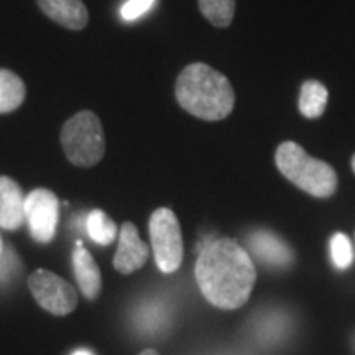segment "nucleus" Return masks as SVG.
Here are the masks:
<instances>
[{"label":"nucleus","instance_id":"f257e3e1","mask_svg":"<svg viewBox=\"0 0 355 355\" xmlns=\"http://www.w3.org/2000/svg\"><path fill=\"white\" fill-rule=\"evenodd\" d=\"M196 282L204 298L220 309H239L254 290L257 272L247 250L232 239L199 243Z\"/></svg>","mask_w":355,"mask_h":355},{"label":"nucleus","instance_id":"f03ea898","mask_svg":"<svg viewBox=\"0 0 355 355\" xmlns=\"http://www.w3.org/2000/svg\"><path fill=\"white\" fill-rule=\"evenodd\" d=\"M175 96L181 109L207 122L224 121L235 105L232 84L206 63H191L181 71Z\"/></svg>","mask_w":355,"mask_h":355},{"label":"nucleus","instance_id":"7ed1b4c3","mask_svg":"<svg viewBox=\"0 0 355 355\" xmlns=\"http://www.w3.org/2000/svg\"><path fill=\"white\" fill-rule=\"evenodd\" d=\"M279 173L314 198H331L337 189V173L329 163L308 155L296 141H283L275 153Z\"/></svg>","mask_w":355,"mask_h":355},{"label":"nucleus","instance_id":"20e7f679","mask_svg":"<svg viewBox=\"0 0 355 355\" xmlns=\"http://www.w3.org/2000/svg\"><path fill=\"white\" fill-rule=\"evenodd\" d=\"M61 146L73 165L81 168L97 165L105 153L104 128L99 117L91 110L73 115L61 128Z\"/></svg>","mask_w":355,"mask_h":355},{"label":"nucleus","instance_id":"39448f33","mask_svg":"<svg viewBox=\"0 0 355 355\" xmlns=\"http://www.w3.org/2000/svg\"><path fill=\"white\" fill-rule=\"evenodd\" d=\"M150 239L157 266L163 273H173L183 261V237L175 212L159 207L150 217Z\"/></svg>","mask_w":355,"mask_h":355},{"label":"nucleus","instance_id":"423d86ee","mask_svg":"<svg viewBox=\"0 0 355 355\" xmlns=\"http://www.w3.org/2000/svg\"><path fill=\"white\" fill-rule=\"evenodd\" d=\"M28 288L37 303L55 316H66L76 309V290L66 279L48 270H37L30 275Z\"/></svg>","mask_w":355,"mask_h":355},{"label":"nucleus","instance_id":"0eeeda50","mask_svg":"<svg viewBox=\"0 0 355 355\" xmlns=\"http://www.w3.org/2000/svg\"><path fill=\"white\" fill-rule=\"evenodd\" d=\"M58 217L60 201L53 191L38 188L25 196V220L37 242L48 243L55 239Z\"/></svg>","mask_w":355,"mask_h":355},{"label":"nucleus","instance_id":"6e6552de","mask_svg":"<svg viewBox=\"0 0 355 355\" xmlns=\"http://www.w3.org/2000/svg\"><path fill=\"white\" fill-rule=\"evenodd\" d=\"M148 245L141 241L139 229L132 222H123L119 232L117 254L114 257V268L122 275H130L148 260Z\"/></svg>","mask_w":355,"mask_h":355},{"label":"nucleus","instance_id":"1a4fd4ad","mask_svg":"<svg viewBox=\"0 0 355 355\" xmlns=\"http://www.w3.org/2000/svg\"><path fill=\"white\" fill-rule=\"evenodd\" d=\"M25 222V194L15 180L0 176V227L17 230Z\"/></svg>","mask_w":355,"mask_h":355},{"label":"nucleus","instance_id":"9d476101","mask_svg":"<svg viewBox=\"0 0 355 355\" xmlns=\"http://www.w3.org/2000/svg\"><path fill=\"white\" fill-rule=\"evenodd\" d=\"M44 15L68 30H83L89 13L83 0H37Z\"/></svg>","mask_w":355,"mask_h":355},{"label":"nucleus","instance_id":"9b49d317","mask_svg":"<svg viewBox=\"0 0 355 355\" xmlns=\"http://www.w3.org/2000/svg\"><path fill=\"white\" fill-rule=\"evenodd\" d=\"M73 266L79 290L83 291V295L87 300H96L102 288L101 270L96 263L94 257L89 254V250H86L79 241L76 243V250L73 252Z\"/></svg>","mask_w":355,"mask_h":355},{"label":"nucleus","instance_id":"f8f14e48","mask_svg":"<svg viewBox=\"0 0 355 355\" xmlns=\"http://www.w3.org/2000/svg\"><path fill=\"white\" fill-rule=\"evenodd\" d=\"M248 245L266 265L285 266L293 259L290 247L278 235L268 232V230H255L248 237Z\"/></svg>","mask_w":355,"mask_h":355},{"label":"nucleus","instance_id":"ddd939ff","mask_svg":"<svg viewBox=\"0 0 355 355\" xmlns=\"http://www.w3.org/2000/svg\"><path fill=\"white\" fill-rule=\"evenodd\" d=\"M329 91L316 79H308L300 91L298 109L306 119H319L327 107Z\"/></svg>","mask_w":355,"mask_h":355},{"label":"nucleus","instance_id":"4468645a","mask_svg":"<svg viewBox=\"0 0 355 355\" xmlns=\"http://www.w3.org/2000/svg\"><path fill=\"white\" fill-rule=\"evenodd\" d=\"M25 83L10 69H0V114L13 112L24 104Z\"/></svg>","mask_w":355,"mask_h":355},{"label":"nucleus","instance_id":"2eb2a0df","mask_svg":"<svg viewBox=\"0 0 355 355\" xmlns=\"http://www.w3.org/2000/svg\"><path fill=\"white\" fill-rule=\"evenodd\" d=\"M86 229L89 237L99 245H110L117 237V225L104 211L94 209L87 214Z\"/></svg>","mask_w":355,"mask_h":355},{"label":"nucleus","instance_id":"dca6fc26","mask_svg":"<svg viewBox=\"0 0 355 355\" xmlns=\"http://www.w3.org/2000/svg\"><path fill=\"white\" fill-rule=\"evenodd\" d=\"M204 19L217 28H227L235 15V0H198Z\"/></svg>","mask_w":355,"mask_h":355},{"label":"nucleus","instance_id":"f3484780","mask_svg":"<svg viewBox=\"0 0 355 355\" xmlns=\"http://www.w3.org/2000/svg\"><path fill=\"white\" fill-rule=\"evenodd\" d=\"M331 259L339 270H345L352 265L354 250L349 237L343 232H337L331 237Z\"/></svg>","mask_w":355,"mask_h":355},{"label":"nucleus","instance_id":"a211bd4d","mask_svg":"<svg viewBox=\"0 0 355 355\" xmlns=\"http://www.w3.org/2000/svg\"><path fill=\"white\" fill-rule=\"evenodd\" d=\"M157 3V0H127L121 8V15L123 20L133 21L139 20L145 13H148Z\"/></svg>","mask_w":355,"mask_h":355},{"label":"nucleus","instance_id":"6ab92c4d","mask_svg":"<svg viewBox=\"0 0 355 355\" xmlns=\"http://www.w3.org/2000/svg\"><path fill=\"white\" fill-rule=\"evenodd\" d=\"M71 355H94V352H92V350H89V349H78V350H74V352Z\"/></svg>","mask_w":355,"mask_h":355},{"label":"nucleus","instance_id":"aec40b11","mask_svg":"<svg viewBox=\"0 0 355 355\" xmlns=\"http://www.w3.org/2000/svg\"><path fill=\"white\" fill-rule=\"evenodd\" d=\"M140 355H159V354L157 352V350H153V349H146Z\"/></svg>","mask_w":355,"mask_h":355},{"label":"nucleus","instance_id":"412c9836","mask_svg":"<svg viewBox=\"0 0 355 355\" xmlns=\"http://www.w3.org/2000/svg\"><path fill=\"white\" fill-rule=\"evenodd\" d=\"M352 170H354V173H355V155L352 157Z\"/></svg>","mask_w":355,"mask_h":355},{"label":"nucleus","instance_id":"4be33fe9","mask_svg":"<svg viewBox=\"0 0 355 355\" xmlns=\"http://www.w3.org/2000/svg\"><path fill=\"white\" fill-rule=\"evenodd\" d=\"M2 248H3V242H2V237H0V254H2Z\"/></svg>","mask_w":355,"mask_h":355}]
</instances>
